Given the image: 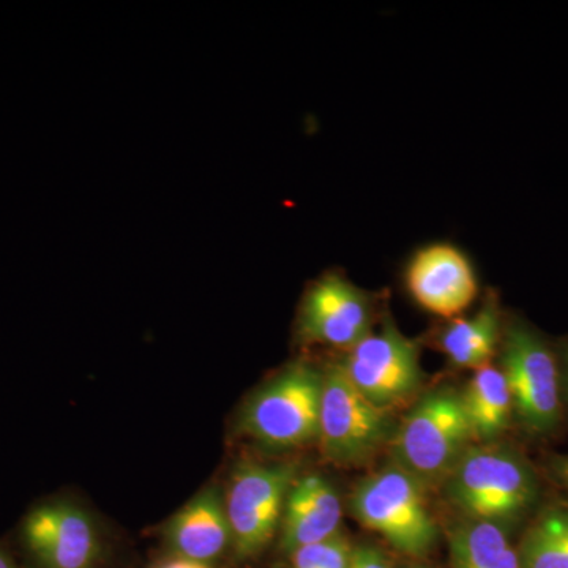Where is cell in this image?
Returning a JSON list of instances; mask_svg holds the SVG:
<instances>
[{
	"label": "cell",
	"instance_id": "cell-1",
	"mask_svg": "<svg viewBox=\"0 0 568 568\" xmlns=\"http://www.w3.org/2000/svg\"><path fill=\"white\" fill-rule=\"evenodd\" d=\"M324 373L295 362L257 388L239 414L237 429L254 443L291 450L317 440Z\"/></svg>",
	"mask_w": 568,
	"mask_h": 568
},
{
	"label": "cell",
	"instance_id": "cell-2",
	"mask_svg": "<svg viewBox=\"0 0 568 568\" xmlns=\"http://www.w3.org/2000/svg\"><path fill=\"white\" fill-rule=\"evenodd\" d=\"M473 440L462 395L440 388L425 395L396 429L395 465L428 487L450 476Z\"/></svg>",
	"mask_w": 568,
	"mask_h": 568
},
{
	"label": "cell",
	"instance_id": "cell-3",
	"mask_svg": "<svg viewBox=\"0 0 568 568\" xmlns=\"http://www.w3.org/2000/svg\"><path fill=\"white\" fill-rule=\"evenodd\" d=\"M448 499L467 519L514 521L534 503L529 467L506 448L469 447L446 478Z\"/></svg>",
	"mask_w": 568,
	"mask_h": 568
},
{
	"label": "cell",
	"instance_id": "cell-4",
	"mask_svg": "<svg viewBox=\"0 0 568 568\" xmlns=\"http://www.w3.org/2000/svg\"><path fill=\"white\" fill-rule=\"evenodd\" d=\"M351 510L365 528L381 534L405 555L418 558L435 547L437 528L425 485L398 465L362 480L351 496Z\"/></svg>",
	"mask_w": 568,
	"mask_h": 568
},
{
	"label": "cell",
	"instance_id": "cell-5",
	"mask_svg": "<svg viewBox=\"0 0 568 568\" xmlns=\"http://www.w3.org/2000/svg\"><path fill=\"white\" fill-rule=\"evenodd\" d=\"M295 478L297 467L287 463L235 466L223 493L235 559L256 558L274 540Z\"/></svg>",
	"mask_w": 568,
	"mask_h": 568
},
{
	"label": "cell",
	"instance_id": "cell-6",
	"mask_svg": "<svg viewBox=\"0 0 568 568\" xmlns=\"http://www.w3.org/2000/svg\"><path fill=\"white\" fill-rule=\"evenodd\" d=\"M386 413L353 386L342 365L328 366L324 372L317 433L321 454L338 466L368 462L390 435Z\"/></svg>",
	"mask_w": 568,
	"mask_h": 568
},
{
	"label": "cell",
	"instance_id": "cell-7",
	"mask_svg": "<svg viewBox=\"0 0 568 568\" xmlns=\"http://www.w3.org/2000/svg\"><path fill=\"white\" fill-rule=\"evenodd\" d=\"M21 544L33 568H102L106 555L99 521L70 499L33 507L22 519Z\"/></svg>",
	"mask_w": 568,
	"mask_h": 568
},
{
	"label": "cell",
	"instance_id": "cell-8",
	"mask_svg": "<svg viewBox=\"0 0 568 568\" xmlns=\"http://www.w3.org/2000/svg\"><path fill=\"white\" fill-rule=\"evenodd\" d=\"M343 372L372 405L387 410L422 386L420 349L392 323L347 351Z\"/></svg>",
	"mask_w": 568,
	"mask_h": 568
},
{
	"label": "cell",
	"instance_id": "cell-9",
	"mask_svg": "<svg viewBox=\"0 0 568 568\" xmlns=\"http://www.w3.org/2000/svg\"><path fill=\"white\" fill-rule=\"evenodd\" d=\"M500 369L523 424L536 433L555 428L560 417L559 368L547 343L525 324H511L503 343Z\"/></svg>",
	"mask_w": 568,
	"mask_h": 568
},
{
	"label": "cell",
	"instance_id": "cell-10",
	"mask_svg": "<svg viewBox=\"0 0 568 568\" xmlns=\"http://www.w3.org/2000/svg\"><path fill=\"white\" fill-rule=\"evenodd\" d=\"M368 334V298L343 276L324 275L306 291L298 315V335L304 342L349 351Z\"/></svg>",
	"mask_w": 568,
	"mask_h": 568
},
{
	"label": "cell",
	"instance_id": "cell-11",
	"mask_svg": "<svg viewBox=\"0 0 568 568\" xmlns=\"http://www.w3.org/2000/svg\"><path fill=\"white\" fill-rule=\"evenodd\" d=\"M405 282L418 306L447 320L466 312L478 294L469 257L446 242L418 248L406 264Z\"/></svg>",
	"mask_w": 568,
	"mask_h": 568
},
{
	"label": "cell",
	"instance_id": "cell-12",
	"mask_svg": "<svg viewBox=\"0 0 568 568\" xmlns=\"http://www.w3.org/2000/svg\"><path fill=\"white\" fill-rule=\"evenodd\" d=\"M162 538L168 555L212 566L222 559L233 549L222 489L211 485L197 493L164 523Z\"/></svg>",
	"mask_w": 568,
	"mask_h": 568
},
{
	"label": "cell",
	"instance_id": "cell-13",
	"mask_svg": "<svg viewBox=\"0 0 568 568\" xmlns=\"http://www.w3.org/2000/svg\"><path fill=\"white\" fill-rule=\"evenodd\" d=\"M342 500L325 478L297 477L287 495L282 518V547L293 552L339 534Z\"/></svg>",
	"mask_w": 568,
	"mask_h": 568
},
{
	"label": "cell",
	"instance_id": "cell-14",
	"mask_svg": "<svg viewBox=\"0 0 568 568\" xmlns=\"http://www.w3.org/2000/svg\"><path fill=\"white\" fill-rule=\"evenodd\" d=\"M462 399L474 440L491 443L506 432L514 399L503 369L493 365L476 369Z\"/></svg>",
	"mask_w": 568,
	"mask_h": 568
},
{
	"label": "cell",
	"instance_id": "cell-15",
	"mask_svg": "<svg viewBox=\"0 0 568 568\" xmlns=\"http://www.w3.org/2000/svg\"><path fill=\"white\" fill-rule=\"evenodd\" d=\"M500 339V313L489 301L474 316L452 321L437 336L440 351L458 368L480 369L489 365Z\"/></svg>",
	"mask_w": 568,
	"mask_h": 568
},
{
	"label": "cell",
	"instance_id": "cell-16",
	"mask_svg": "<svg viewBox=\"0 0 568 568\" xmlns=\"http://www.w3.org/2000/svg\"><path fill=\"white\" fill-rule=\"evenodd\" d=\"M454 568H523L517 549L495 523L467 519L450 534Z\"/></svg>",
	"mask_w": 568,
	"mask_h": 568
},
{
	"label": "cell",
	"instance_id": "cell-17",
	"mask_svg": "<svg viewBox=\"0 0 568 568\" xmlns=\"http://www.w3.org/2000/svg\"><path fill=\"white\" fill-rule=\"evenodd\" d=\"M523 568H568V514L552 510L526 532L519 547Z\"/></svg>",
	"mask_w": 568,
	"mask_h": 568
},
{
	"label": "cell",
	"instance_id": "cell-18",
	"mask_svg": "<svg viewBox=\"0 0 568 568\" xmlns=\"http://www.w3.org/2000/svg\"><path fill=\"white\" fill-rule=\"evenodd\" d=\"M353 547L342 534L291 552L293 568H349Z\"/></svg>",
	"mask_w": 568,
	"mask_h": 568
},
{
	"label": "cell",
	"instance_id": "cell-19",
	"mask_svg": "<svg viewBox=\"0 0 568 568\" xmlns=\"http://www.w3.org/2000/svg\"><path fill=\"white\" fill-rule=\"evenodd\" d=\"M349 568H390L383 552L375 548L362 547L354 549Z\"/></svg>",
	"mask_w": 568,
	"mask_h": 568
},
{
	"label": "cell",
	"instance_id": "cell-20",
	"mask_svg": "<svg viewBox=\"0 0 568 568\" xmlns=\"http://www.w3.org/2000/svg\"><path fill=\"white\" fill-rule=\"evenodd\" d=\"M151 568H215V566L181 558V556L168 555L166 558L156 560Z\"/></svg>",
	"mask_w": 568,
	"mask_h": 568
},
{
	"label": "cell",
	"instance_id": "cell-21",
	"mask_svg": "<svg viewBox=\"0 0 568 568\" xmlns=\"http://www.w3.org/2000/svg\"><path fill=\"white\" fill-rule=\"evenodd\" d=\"M551 469L560 484L568 488V457H558L552 459Z\"/></svg>",
	"mask_w": 568,
	"mask_h": 568
},
{
	"label": "cell",
	"instance_id": "cell-22",
	"mask_svg": "<svg viewBox=\"0 0 568 568\" xmlns=\"http://www.w3.org/2000/svg\"><path fill=\"white\" fill-rule=\"evenodd\" d=\"M0 568H20L17 560L11 558L9 552H7L2 547H0Z\"/></svg>",
	"mask_w": 568,
	"mask_h": 568
},
{
	"label": "cell",
	"instance_id": "cell-23",
	"mask_svg": "<svg viewBox=\"0 0 568 568\" xmlns=\"http://www.w3.org/2000/svg\"><path fill=\"white\" fill-rule=\"evenodd\" d=\"M564 379H566V392L568 396V345L564 347Z\"/></svg>",
	"mask_w": 568,
	"mask_h": 568
},
{
	"label": "cell",
	"instance_id": "cell-24",
	"mask_svg": "<svg viewBox=\"0 0 568 568\" xmlns=\"http://www.w3.org/2000/svg\"><path fill=\"white\" fill-rule=\"evenodd\" d=\"M417 568H422V567H417Z\"/></svg>",
	"mask_w": 568,
	"mask_h": 568
}]
</instances>
